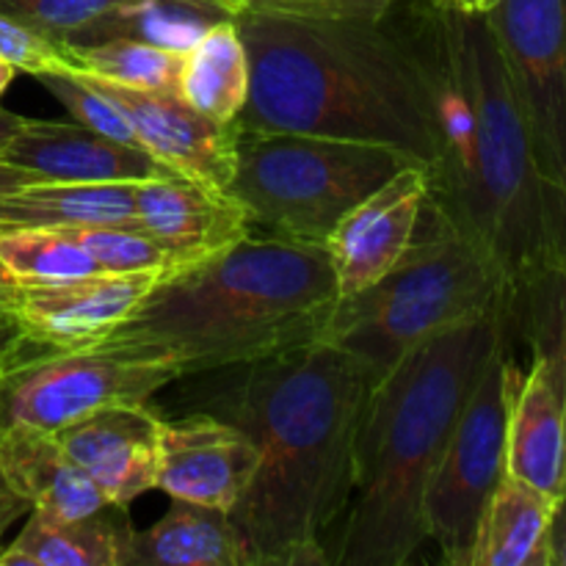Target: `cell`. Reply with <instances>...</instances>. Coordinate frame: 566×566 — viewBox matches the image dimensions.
<instances>
[{"label":"cell","mask_w":566,"mask_h":566,"mask_svg":"<svg viewBox=\"0 0 566 566\" xmlns=\"http://www.w3.org/2000/svg\"><path fill=\"white\" fill-rule=\"evenodd\" d=\"M385 20L429 92L437 158L426 208L495 263L523 318L566 271V208L536 169L490 22L440 0H392Z\"/></svg>","instance_id":"6da1fadb"},{"label":"cell","mask_w":566,"mask_h":566,"mask_svg":"<svg viewBox=\"0 0 566 566\" xmlns=\"http://www.w3.org/2000/svg\"><path fill=\"white\" fill-rule=\"evenodd\" d=\"M186 379V412L216 415L258 448L252 484L230 512L254 566L329 564L324 534L348 512L357 429L374 390L365 365L310 340Z\"/></svg>","instance_id":"7a4b0ae2"},{"label":"cell","mask_w":566,"mask_h":566,"mask_svg":"<svg viewBox=\"0 0 566 566\" xmlns=\"http://www.w3.org/2000/svg\"><path fill=\"white\" fill-rule=\"evenodd\" d=\"M249 55L241 130L302 133L437 158L429 92L387 20L313 22L243 11Z\"/></svg>","instance_id":"3957f363"},{"label":"cell","mask_w":566,"mask_h":566,"mask_svg":"<svg viewBox=\"0 0 566 566\" xmlns=\"http://www.w3.org/2000/svg\"><path fill=\"white\" fill-rule=\"evenodd\" d=\"M517 332L512 304L429 337L365 401L354 490L332 564L403 566L426 531V486L492 354Z\"/></svg>","instance_id":"277c9868"},{"label":"cell","mask_w":566,"mask_h":566,"mask_svg":"<svg viewBox=\"0 0 566 566\" xmlns=\"http://www.w3.org/2000/svg\"><path fill=\"white\" fill-rule=\"evenodd\" d=\"M337 298L326 247L249 235L166 274L105 343L171 359L186 379L318 340Z\"/></svg>","instance_id":"5b68a950"},{"label":"cell","mask_w":566,"mask_h":566,"mask_svg":"<svg viewBox=\"0 0 566 566\" xmlns=\"http://www.w3.org/2000/svg\"><path fill=\"white\" fill-rule=\"evenodd\" d=\"M520 304L490 258L423 205L401 263L354 296L337 298L318 340L357 357L374 387L412 348L490 310Z\"/></svg>","instance_id":"8992f818"},{"label":"cell","mask_w":566,"mask_h":566,"mask_svg":"<svg viewBox=\"0 0 566 566\" xmlns=\"http://www.w3.org/2000/svg\"><path fill=\"white\" fill-rule=\"evenodd\" d=\"M412 164L418 160L374 144L238 127L227 191L249 210L252 230L324 247L354 205Z\"/></svg>","instance_id":"52a82bcc"},{"label":"cell","mask_w":566,"mask_h":566,"mask_svg":"<svg viewBox=\"0 0 566 566\" xmlns=\"http://www.w3.org/2000/svg\"><path fill=\"white\" fill-rule=\"evenodd\" d=\"M180 381L171 359L116 343L39 352L22 337L0 376V420L59 431L114 403H142Z\"/></svg>","instance_id":"ba28073f"},{"label":"cell","mask_w":566,"mask_h":566,"mask_svg":"<svg viewBox=\"0 0 566 566\" xmlns=\"http://www.w3.org/2000/svg\"><path fill=\"white\" fill-rule=\"evenodd\" d=\"M514 376L517 365L506 340L481 370L426 486V531L451 566H470L481 514L506 475Z\"/></svg>","instance_id":"9c48e42d"},{"label":"cell","mask_w":566,"mask_h":566,"mask_svg":"<svg viewBox=\"0 0 566 566\" xmlns=\"http://www.w3.org/2000/svg\"><path fill=\"white\" fill-rule=\"evenodd\" d=\"M484 17L536 169L566 208V0H495Z\"/></svg>","instance_id":"30bf717a"},{"label":"cell","mask_w":566,"mask_h":566,"mask_svg":"<svg viewBox=\"0 0 566 566\" xmlns=\"http://www.w3.org/2000/svg\"><path fill=\"white\" fill-rule=\"evenodd\" d=\"M166 274L171 271H103L61 285H20L11 318L39 352L92 346L119 329Z\"/></svg>","instance_id":"8fae6325"},{"label":"cell","mask_w":566,"mask_h":566,"mask_svg":"<svg viewBox=\"0 0 566 566\" xmlns=\"http://www.w3.org/2000/svg\"><path fill=\"white\" fill-rule=\"evenodd\" d=\"M429 193V169L403 166L374 193L354 205L326 238L337 296L365 291L390 274L409 252Z\"/></svg>","instance_id":"7c38bea8"},{"label":"cell","mask_w":566,"mask_h":566,"mask_svg":"<svg viewBox=\"0 0 566 566\" xmlns=\"http://www.w3.org/2000/svg\"><path fill=\"white\" fill-rule=\"evenodd\" d=\"M258 470V448L247 431L208 412L160 420L158 490L171 501L230 514Z\"/></svg>","instance_id":"4fadbf2b"},{"label":"cell","mask_w":566,"mask_h":566,"mask_svg":"<svg viewBox=\"0 0 566 566\" xmlns=\"http://www.w3.org/2000/svg\"><path fill=\"white\" fill-rule=\"evenodd\" d=\"M136 224L164 249L171 271L205 263L254 235L249 210L227 188L177 171L136 182Z\"/></svg>","instance_id":"5bb4252c"},{"label":"cell","mask_w":566,"mask_h":566,"mask_svg":"<svg viewBox=\"0 0 566 566\" xmlns=\"http://www.w3.org/2000/svg\"><path fill=\"white\" fill-rule=\"evenodd\" d=\"M99 88L136 130L138 144L171 171L216 188H230L235 175L238 125L199 114L180 94L138 92L103 77L83 75Z\"/></svg>","instance_id":"9a60e30c"},{"label":"cell","mask_w":566,"mask_h":566,"mask_svg":"<svg viewBox=\"0 0 566 566\" xmlns=\"http://www.w3.org/2000/svg\"><path fill=\"white\" fill-rule=\"evenodd\" d=\"M160 415L142 403H114L59 429L72 462L94 481L111 506L127 509L158 486Z\"/></svg>","instance_id":"2e32d148"},{"label":"cell","mask_w":566,"mask_h":566,"mask_svg":"<svg viewBox=\"0 0 566 566\" xmlns=\"http://www.w3.org/2000/svg\"><path fill=\"white\" fill-rule=\"evenodd\" d=\"M0 160L55 182H142L171 175L147 149L66 122L25 119Z\"/></svg>","instance_id":"e0dca14e"},{"label":"cell","mask_w":566,"mask_h":566,"mask_svg":"<svg viewBox=\"0 0 566 566\" xmlns=\"http://www.w3.org/2000/svg\"><path fill=\"white\" fill-rule=\"evenodd\" d=\"M0 470L31 512L75 520L108 506L94 481L72 462L55 431L9 426L0 431Z\"/></svg>","instance_id":"ac0fdd59"},{"label":"cell","mask_w":566,"mask_h":566,"mask_svg":"<svg viewBox=\"0 0 566 566\" xmlns=\"http://www.w3.org/2000/svg\"><path fill=\"white\" fill-rule=\"evenodd\" d=\"M125 512L111 503L75 520L31 512L20 536L0 551V566H125L136 531Z\"/></svg>","instance_id":"d6986e66"},{"label":"cell","mask_w":566,"mask_h":566,"mask_svg":"<svg viewBox=\"0 0 566 566\" xmlns=\"http://www.w3.org/2000/svg\"><path fill=\"white\" fill-rule=\"evenodd\" d=\"M125 566H254L227 512L175 501L147 531H133Z\"/></svg>","instance_id":"ffe728a7"},{"label":"cell","mask_w":566,"mask_h":566,"mask_svg":"<svg viewBox=\"0 0 566 566\" xmlns=\"http://www.w3.org/2000/svg\"><path fill=\"white\" fill-rule=\"evenodd\" d=\"M136 221V182L39 180L0 197V230Z\"/></svg>","instance_id":"44dd1931"},{"label":"cell","mask_w":566,"mask_h":566,"mask_svg":"<svg viewBox=\"0 0 566 566\" xmlns=\"http://www.w3.org/2000/svg\"><path fill=\"white\" fill-rule=\"evenodd\" d=\"M553 506V495L503 475L481 514L470 566H547Z\"/></svg>","instance_id":"7402d4cb"},{"label":"cell","mask_w":566,"mask_h":566,"mask_svg":"<svg viewBox=\"0 0 566 566\" xmlns=\"http://www.w3.org/2000/svg\"><path fill=\"white\" fill-rule=\"evenodd\" d=\"M221 20H230V14L197 0H130L72 31L64 42L72 48H92L116 39H133L188 53Z\"/></svg>","instance_id":"603a6c76"},{"label":"cell","mask_w":566,"mask_h":566,"mask_svg":"<svg viewBox=\"0 0 566 566\" xmlns=\"http://www.w3.org/2000/svg\"><path fill=\"white\" fill-rule=\"evenodd\" d=\"M180 97L199 114L235 125L249 99V55L235 17L221 20L182 59Z\"/></svg>","instance_id":"cb8c5ba5"},{"label":"cell","mask_w":566,"mask_h":566,"mask_svg":"<svg viewBox=\"0 0 566 566\" xmlns=\"http://www.w3.org/2000/svg\"><path fill=\"white\" fill-rule=\"evenodd\" d=\"M0 265L20 285H61L103 274L72 227L0 230Z\"/></svg>","instance_id":"d4e9b609"},{"label":"cell","mask_w":566,"mask_h":566,"mask_svg":"<svg viewBox=\"0 0 566 566\" xmlns=\"http://www.w3.org/2000/svg\"><path fill=\"white\" fill-rule=\"evenodd\" d=\"M75 50L83 64L81 75L103 77V81L138 88V92L180 94L186 53L155 48L147 42H133V39H116V42Z\"/></svg>","instance_id":"484cf974"},{"label":"cell","mask_w":566,"mask_h":566,"mask_svg":"<svg viewBox=\"0 0 566 566\" xmlns=\"http://www.w3.org/2000/svg\"><path fill=\"white\" fill-rule=\"evenodd\" d=\"M77 241L92 252L103 271L127 274V271H171L164 249L153 241L136 221L130 224H86L72 227Z\"/></svg>","instance_id":"4316f807"},{"label":"cell","mask_w":566,"mask_h":566,"mask_svg":"<svg viewBox=\"0 0 566 566\" xmlns=\"http://www.w3.org/2000/svg\"><path fill=\"white\" fill-rule=\"evenodd\" d=\"M36 81L70 111L77 125L92 127V130L103 133V136L114 138V142L127 144V147H142L127 116L83 75L50 72V75H36Z\"/></svg>","instance_id":"83f0119b"},{"label":"cell","mask_w":566,"mask_h":566,"mask_svg":"<svg viewBox=\"0 0 566 566\" xmlns=\"http://www.w3.org/2000/svg\"><path fill=\"white\" fill-rule=\"evenodd\" d=\"M0 59L33 77L50 72H72V75L83 72L81 55L72 44L22 25L6 14H0Z\"/></svg>","instance_id":"f1b7e54d"},{"label":"cell","mask_w":566,"mask_h":566,"mask_svg":"<svg viewBox=\"0 0 566 566\" xmlns=\"http://www.w3.org/2000/svg\"><path fill=\"white\" fill-rule=\"evenodd\" d=\"M122 3L130 0H0V14L53 39H66L72 31Z\"/></svg>","instance_id":"f546056e"},{"label":"cell","mask_w":566,"mask_h":566,"mask_svg":"<svg viewBox=\"0 0 566 566\" xmlns=\"http://www.w3.org/2000/svg\"><path fill=\"white\" fill-rule=\"evenodd\" d=\"M392 0H247V11L313 22H381Z\"/></svg>","instance_id":"4dcf8cb0"},{"label":"cell","mask_w":566,"mask_h":566,"mask_svg":"<svg viewBox=\"0 0 566 566\" xmlns=\"http://www.w3.org/2000/svg\"><path fill=\"white\" fill-rule=\"evenodd\" d=\"M547 566H566V492L556 497L547 531Z\"/></svg>","instance_id":"1f68e13d"},{"label":"cell","mask_w":566,"mask_h":566,"mask_svg":"<svg viewBox=\"0 0 566 566\" xmlns=\"http://www.w3.org/2000/svg\"><path fill=\"white\" fill-rule=\"evenodd\" d=\"M28 514H31V503L11 490V484L6 481L3 470H0V551H3L6 531H9L17 520L28 517Z\"/></svg>","instance_id":"d6a6232c"},{"label":"cell","mask_w":566,"mask_h":566,"mask_svg":"<svg viewBox=\"0 0 566 566\" xmlns=\"http://www.w3.org/2000/svg\"><path fill=\"white\" fill-rule=\"evenodd\" d=\"M39 180H44V177L36 175V171L20 169V166H11V164H3V160H0V197H3V193L17 191V188H22V186H31V182H39Z\"/></svg>","instance_id":"836d02e7"},{"label":"cell","mask_w":566,"mask_h":566,"mask_svg":"<svg viewBox=\"0 0 566 566\" xmlns=\"http://www.w3.org/2000/svg\"><path fill=\"white\" fill-rule=\"evenodd\" d=\"M20 293V282L9 274V271L0 265V313L11 315V307H14V298Z\"/></svg>","instance_id":"e575fe53"},{"label":"cell","mask_w":566,"mask_h":566,"mask_svg":"<svg viewBox=\"0 0 566 566\" xmlns=\"http://www.w3.org/2000/svg\"><path fill=\"white\" fill-rule=\"evenodd\" d=\"M22 122H25V116H17L11 114V111L0 108V155H3V149L9 147V142L14 138V133L20 130Z\"/></svg>","instance_id":"d590c367"},{"label":"cell","mask_w":566,"mask_h":566,"mask_svg":"<svg viewBox=\"0 0 566 566\" xmlns=\"http://www.w3.org/2000/svg\"><path fill=\"white\" fill-rule=\"evenodd\" d=\"M20 340H22V332H20V326L14 324V318L6 313H0V354L11 352V348H14Z\"/></svg>","instance_id":"8d00e7d4"},{"label":"cell","mask_w":566,"mask_h":566,"mask_svg":"<svg viewBox=\"0 0 566 566\" xmlns=\"http://www.w3.org/2000/svg\"><path fill=\"white\" fill-rule=\"evenodd\" d=\"M440 3L451 6V9L464 11V14H486L495 0H440Z\"/></svg>","instance_id":"74e56055"},{"label":"cell","mask_w":566,"mask_h":566,"mask_svg":"<svg viewBox=\"0 0 566 566\" xmlns=\"http://www.w3.org/2000/svg\"><path fill=\"white\" fill-rule=\"evenodd\" d=\"M197 3H208V6H213V9H221L224 14H230V17H238L247 11V0H197Z\"/></svg>","instance_id":"f35d334b"},{"label":"cell","mask_w":566,"mask_h":566,"mask_svg":"<svg viewBox=\"0 0 566 566\" xmlns=\"http://www.w3.org/2000/svg\"><path fill=\"white\" fill-rule=\"evenodd\" d=\"M14 66L11 64H6L3 59H0V97H3V92L6 88H9V83H11V77H14Z\"/></svg>","instance_id":"ab89813d"},{"label":"cell","mask_w":566,"mask_h":566,"mask_svg":"<svg viewBox=\"0 0 566 566\" xmlns=\"http://www.w3.org/2000/svg\"><path fill=\"white\" fill-rule=\"evenodd\" d=\"M20 343H22V340H20ZM20 343H17V346L11 348V352H3V354H0V376H3V370L9 368L11 359L17 357V348H20ZM0 431H3V420H0Z\"/></svg>","instance_id":"60d3db41"},{"label":"cell","mask_w":566,"mask_h":566,"mask_svg":"<svg viewBox=\"0 0 566 566\" xmlns=\"http://www.w3.org/2000/svg\"><path fill=\"white\" fill-rule=\"evenodd\" d=\"M562 276H564V287H566V271H562Z\"/></svg>","instance_id":"b9f144b4"}]
</instances>
